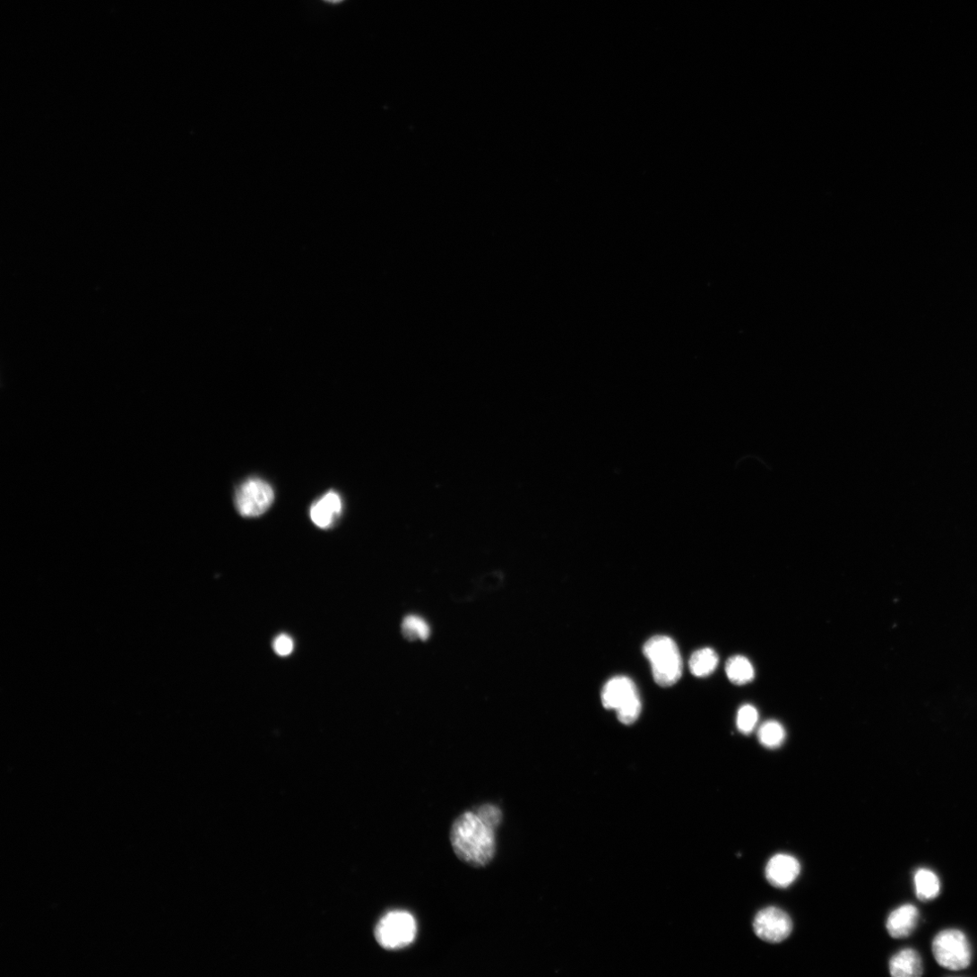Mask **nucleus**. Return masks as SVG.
<instances>
[{
	"label": "nucleus",
	"instance_id": "nucleus-1",
	"mask_svg": "<svg viewBox=\"0 0 977 977\" xmlns=\"http://www.w3.org/2000/svg\"><path fill=\"white\" fill-rule=\"evenodd\" d=\"M450 838L457 857L473 867L486 866L496 855L495 830L474 812L464 813L454 821Z\"/></svg>",
	"mask_w": 977,
	"mask_h": 977
},
{
	"label": "nucleus",
	"instance_id": "nucleus-2",
	"mask_svg": "<svg viewBox=\"0 0 977 977\" xmlns=\"http://www.w3.org/2000/svg\"><path fill=\"white\" fill-rule=\"evenodd\" d=\"M644 654L650 661L653 676L658 686L672 687L681 677L682 660L675 642L667 636H654L644 646Z\"/></svg>",
	"mask_w": 977,
	"mask_h": 977
},
{
	"label": "nucleus",
	"instance_id": "nucleus-3",
	"mask_svg": "<svg viewBox=\"0 0 977 977\" xmlns=\"http://www.w3.org/2000/svg\"><path fill=\"white\" fill-rule=\"evenodd\" d=\"M601 699L608 710L617 712L618 718L625 725L635 723L642 711V704L635 682L628 677L610 679L603 688Z\"/></svg>",
	"mask_w": 977,
	"mask_h": 977
},
{
	"label": "nucleus",
	"instance_id": "nucleus-4",
	"mask_svg": "<svg viewBox=\"0 0 977 977\" xmlns=\"http://www.w3.org/2000/svg\"><path fill=\"white\" fill-rule=\"evenodd\" d=\"M417 933L415 918L409 912L400 911L385 915L375 929L377 943L387 950H398L411 946Z\"/></svg>",
	"mask_w": 977,
	"mask_h": 977
},
{
	"label": "nucleus",
	"instance_id": "nucleus-5",
	"mask_svg": "<svg viewBox=\"0 0 977 977\" xmlns=\"http://www.w3.org/2000/svg\"><path fill=\"white\" fill-rule=\"evenodd\" d=\"M932 951L937 962L949 970H963L971 962L970 943L966 936L957 929L939 932L933 940Z\"/></svg>",
	"mask_w": 977,
	"mask_h": 977
},
{
	"label": "nucleus",
	"instance_id": "nucleus-6",
	"mask_svg": "<svg viewBox=\"0 0 977 977\" xmlns=\"http://www.w3.org/2000/svg\"><path fill=\"white\" fill-rule=\"evenodd\" d=\"M274 493L271 485L259 478L246 480L236 495V506L239 514L246 518L264 514L272 506Z\"/></svg>",
	"mask_w": 977,
	"mask_h": 977
},
{
	"label": "nucleus",
	"instance_id": "nucleus-7",
	"mask_svg": "<svg viewBox=\"0 0 977 977\" xmlns=\"http://www.w3.org/2000/svg\"><path fill=\"white\" fill-rule=\"evenodd\" d=\"M793 929V923L784 911L768 907L760 911L754 921V931L762 940L779 943L787 939Z\"/></svg>",
	"mask_w": 977,
	"mask_h": 977
},
{
	"label": "nucleus",
	"instance_id": "nucleus-8",
	"mask_svg": "<svg viewBox=\"0 0 977 977\" xmlns=\"http://www.w3.org/2000/svg\"><path fill=\"white\" fill-rule=\"evenodd\" d=\"M800 870V863L795 857L777 854L769 860L765 868V877L772 886L785 889L796 881Z\"/></svg>",
	"mask_w": 977,
	"mask_h": 977
},
{
	"label": "nucleus",
	"instance_id": "nucleus-9",
	"mask_svg": "<svg viewBox=\"0 0 977 977\" xmlns=\"http://www.w3.org/2000/svg\"><path fill=\"white\" fill-rule=\"evenodd\" d=\"M342 511V501L336 492H329L315 503L310 516L313 523L321 529L333 525Z\"/></svg>",
	"mask_w": 977,
	"mask_h": 977
},
{
	"label": "nucleus",
	"instance_id": "nucleus-10",
	"mask_svg": "<svg viewBox=\"0 0 977 977\" xmlns=\"http://www.w3.org/2000/svg\"><path fill=\"white\" fill-rule=\"evenodd\" d=\"M919 920V910L914 905L906 904L891 913L886 928L894 938H904L912 934Z\"/></svg>",
	"mask_w": 977,
	"mask_h": 977
},
{
	"label": "nucleus",
	"instance_id": "nucleus-11",
	"mask_svg": "<svg viewBox=\"0 0 977 977\" xmlns=\"http://www.w3.org/2000/svg\"><path fill=\"white\" fill-rule=\"evenodd\" d=\"M920 954L912 948L898 952L890 961V972L895 977H918L923 973Z\"/></svg>",
	"mask_w": 977,
	"mask_h": 977
},
{
	"label": "nucleus",
	"instance_id": "nucleus-12",
	"mask_svg": "<svg viewBox=\"0 0 977 977\" xmlns=\"http://www.w3.org/2000/svg\"><path fill=\"white\" fill-rule=\"evenodd\" d=\"M917 897L922 902L936 899L940 893L938 875L929 869H920L914 877Z\"/></svg>",
	"mask_w": 977,
	"mask_h": 977
},
{
	"label": "nucleus",
	"instance_id": "nucleus-13",
	"mask_svg": "<svg viewBox=\"0 0 977 977\" xmlns=\"http://www.w3.org/2000/svg\"><path fill=\"white\" fill-rule=\"evenodd\" d=\"M726 673L729 679L737 686H744V684L752 681L755 677L752 663L742 655H736L728 660Z\"/></svg>",
	"mask_w": 977,
	"mask_h": 977
},
{
	"label": "nucleus",
	"instance_id": "nucleus-14",
	"mask_svg": "<svg viewBox=\"0 0 977 977\" xmlns=\"http://www.w3.org/2000/svg\"><path fill=\"white\" fill-rule=\"evenodd\" d=\"M719 664V656L712 648H704L694 653L690 659V670L696 677L711 675Z\"/></svg>",
	"mask_w": 977,
	"mask_h": 977
},
{
	"label": "nucleus",
	"instance_id": "nucleus-15",
	"mask_svg": "<svg viewBox=\"0 0 977 977\" xmlns=\"http://www.w3.org/2000/svg\"><path fill=\"white\" fill-rule=\"evenodd\" d=\"M759 742L765 748H775L783 744L786 739V731L776 721L764 722L757 732Z\"/></svg>",
	"mask_w": 977,
	"mask_h": 977
},
{
	"label": "nucleus",
	"instance_id": "nucleus-16",
	"mask_svg": "<svg viewBox=\"0 0 977 977\" xmlns=\"http://www.w3.org/2000/svg\"><path fill=\"white\" fill-rule=\"evenodd\" d=\"M402 632L407 638L411 640H426L429 637L430 628L423 618L418 616H409L403 621Z\"/></svg>",
	"mask_w": 977,
	"mask_h": 977
},
{
	"label": "nucleus",
	"instance_id": "nucleus-17",
	"mask_svg": "<svg viewBox=\"0 0 977 977\" xmlns=\"http://www.w3.org/2000/svg\"><path fill=\"white\" fill-rule=\"evenodd\" d=\"M757 722L758 713L754 706L745 705L739 710L737 715V727L741 733L746 735L751 733Z\"/></svg>",
	"mask_w": 977,
	"mask_h": 977
},
{
	"label": "nucleus",
	"instance_id": "nucleus-18",
	"mask_svg": "<svg viewBox=\"0 0 977 977\" xmlns=\"http://www.w3.org/2000/svg\"><path fill=\"white\" fill-rule=\"evenodd\" d=\"M474 813L483 823L494 830L497 829L502 824V811L496 806L484 805L479 808Z\"/></svg>",
	"mask_w": 977,
	"mask_h": 977
},
{
	"label": "nucleus",
	"instance_id": "nucleus-19",
	"mask_svg": "<svg viewBox=\"0 0 977 977\" xmlns=\"http://www.w3.org/2000/svg\"><path fill=\"white\" fill-rule=\"evenodd\" d=\"M273 648L277 654L287 656L293 650V642L288 635H281L274 640Z\"/></svg>",
	"mask_w": 977,
	"mask_h": 977
},
{
	"label": "nucleus",
	"instance_id": "nucleus-20",
	"mask_svg": "<svg viewBox=\"0 0 977 977\" xmlns=\"http://www.w3.org/2000/svg\"><path fill=\"white\" fill-rule=\"evenodd\" d=\"M324 2L332 4H338L342 3L343 0H324Z\"/></svg>",
	"mask_w": 977,
	"mask_h": 977
}]
</instances>
